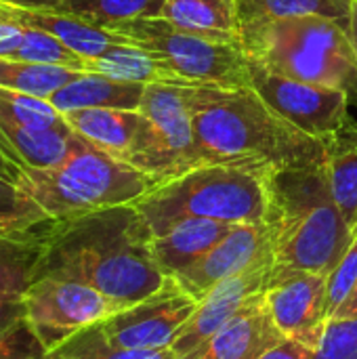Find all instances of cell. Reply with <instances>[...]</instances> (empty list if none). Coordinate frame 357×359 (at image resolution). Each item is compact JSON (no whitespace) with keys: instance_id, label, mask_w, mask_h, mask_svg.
Instances as JSON below:
<instances>
[{"instance_id":"obj_1","label":"cell","mask_w":357,"mask_h":359,"mask_svg":"<svg viewBox=\"0 0 357 359\" xmlns=\"http://www.w3.org/2000/svg\"><path fill=\"white\" fill-rule=\"evenodd\" d=\"M40 238L36 280L80 282L124 307L147 299L166 282L151 252L154 233L135 204L50 221Z\"/></svg>"},{"instance_id":"obj_2","label":"cell","mask_w":357,"mask_h":359,"mask_svg":"<svg viewBox=\"0 0 357 359\" xmlns=\"http://www.w3.org/2000/svg\"><path fill=\"white\" fill-rule=\"evenodd\" d=\"M194 137L202 164L238 166L265 179L324 166L330 151L280 116L252 86H194Z\"/></svg>"},{"instance_id":"obj_3","label":"cell","mask_w":357,"mask_h":359,"mask_svg":"<svg viewBox=\"0 0 357 359\" xmlns=\"http://www.w3.org/2000/svg\"><path fill=\"white\" fill-rule=\"evenodd\" d=\"M271 252L278 267L328 276L356 236L335 204L326 164L267 177Z\"/></svg>"},{"instance_id":"obj_4","label":"cell","mask_w":357,"mask_h":359,"mask_svg":"<svg viewBox=\"0 0 357 359\" xmlns=\"http://www.w3.org/2000/svg\"><path fill=\"white\" fill-rule=\"evenodd\" d=\"M15 185L50 221L139 202L158 183L74 133L69 156L50 168H17Z\"/></svg>"},{"instance_id":"obj_5","label":"cell","mask_w":357,"mask_h":359,"mask_svg":"<svg viewBox=\"0 0 357 359\" xmlns=\"http://www.w3.org/2000/svg\"><path fill=\"white\" fill-rule=\"evenodd\" d=\"M250 63L307 84L357 97V57L349 29L326 17H286L240 29Z\"/></svg>"},{"instance_id":"obj_6","label":"cell","mask_w":357,"mask_h":359,"mask_svg":"<svg viewBox=\"0 0 357 359\" xmlns=\"http://www.w3.org/2000/svg\"><path fill=\"white\" fill-rule=\"evenodd\" d=\"M135 206L154 236L185 219H210L229 225L265 223L267 179L238 166L204 164L158 183Z\"/></svg>"},{"instance_id":"obj_7","label":"cell","mask_w":357,"mask_h":359,"mask_svg":"<svg viewBox=\"0 0 357 359\" xmlns=\"http://www.w3.org/2000/svg\"><path fill=\"white\" fill-rule=\"evenodd\" d=\"M107 29L149 50L185 84L221 88L250 86V63L242 44L217 42L181 32L162 17L122 21Z\"/></svg>"},{"instance_id":"obj_8","label":"cell","mask_w":357,"mask_h":359,"mask_svg":"<svg viewBox=\"0 0 357 359\" xmlns=\"http://www.w3.org/2000/svg\"><path fill=\"white\" fill-rule=\"evenodd\" d=\"M139 111L147 128L128 158L130 166L156 183L204 166L194 137V84H145Z\"/></svg>"},{"instance_id":"obj_9","label":"cell","mask_w":357,"mask_h":359,"mask_svg":"<svg viewBox=\"0 0 357 359\" xmlns=\"http://www.w3.org/2000/svg\"><path fill=\"white\" fill-rule=\"evenodd\" d=\"M23 305L25 326L44 353L124 309L122 303L86 284L59 278H38L27 288Z\"/></svg>"},{"instance_id":"obj_10","label":"cell","mask_w":357,"mask_h":359,"mask_svg":"<svg viewBox=\"0 0 357 359\" xmlns=\"http://www.w3.org/2000/svg\"><path fill=\"white\" fill-rule=\"evenodd\" d=\"M250 63V61H248ZM250 86L288 122L332 147L349 124V93L271 74L250 63Z\"/></svg>"},{"instance_id":"obj_11","label":"cell","mask_w":357,"mask_h":359,"mask_svg":"<svg viewBox=\"0 0 357 359\" xmlns=\"http://www.w3.org/2000/svg\"><path fill=\"white\" fill-rule=\"evenodd\" d=\"M198 301L191 299L173 278L147 299L124 307L105 322L97 324V332L116 347L124 349H160L170 347L179 330L196 311Z\"/></svg>"},{"instance_id":"obj_12","label":"cell","mask_w":357,"mask_h":359,"mask_svg":"<svg viewBox=\"0 0 357 359\" xmlns=\"http://www.w3.org/2000/svg\"><path fill=\"white\" fill-rule=\"evenodd\" d=\"M328 276L274 265L265 288L271 318L286 341L316 351L326 334Z\"/></svg>"},{"instance_id":"obj_13","label":"cell","mask_w":357,"mask_h":359,"mask_svg":"<svg viewBox=\"0 0 357 359\" xmlns=\"http://www.w3.org/2000/svg\"><path fill=\"white\" fill-rule=\"evenodd\" d=\"M274 252L261 257L244 271L231 276L229 280L215 286L196 307L191 318L179 330L170 347L179 359L189 358L196 353L213 334H217L223 326H227L234 318H238L244 309H248L255 301L265 294L269 276L274 271Z\"/></svg>"},{"instance_id":"obj_14","label":"cell","mask_w":357,"mask_h":359,"mask_svg":"<svg viewBox=\"0 0 357 359\" xmlns=\"http://www.w3.org/2000/svg\"><path fill=\"white\" fill-rule=\"evenodd\" d=\"M271 252L269 229L265 223L234 225L229 233L198 263L177 273L173 280L198 303L221 282L244 271L255 261Z\"/></svg>"},{"instance_id":"obj_15","label":"cell","mask_w":357,"mask_h":359,"mask_svg":"<svg viewBox=\"0 0 357 359\" xmlns=\"http://www.w3.org/2000/svg\"><path fill=\"white\" fill-rule=\"evenodd\" d=\"M284 341L263 294L185 359H261Z\"/></svg>"},{"instance_id":"obj_16","label":"cell","mask_w":357,"mask_h":359,"mask_svg":"<svg viewBox=\"0 0 357 359\" xmlns=\"http://www.w3.org/2000/svg\"><path fill=\"white\" fill-rule=\"evenodd\" d=\"M0 15L23 27H36V29H44L53 34L65 46H69L76 55H80L84 61L103 55L112 46L133 44L126 36L118 32L93 25L78 17L59 13L55 8H21V6L0 2Z\"/></svg>"},{"instance_id":"obj_17","label":"cell","mask_w":357,"mask_h":359,"mask_svg":"<svg viewBox=\"0 0 357 359\" xmlns=\"http://www.w3.org/2000/svg\"><path fill=\"white\" fill-rule=\"evenodd\" d=\"M63 118L76 135L122 162H128L147 128V118L139 109L86 107Z\"/></svg>"},{"instance_id":"obj_18","label":"cell","mask_w":357,"mask_h":359,"mask_svg":"<svg viewBox=\"0 0 357 359\" xmlns=\"http://www.w3.org/2000/svg\"><path fill=\"white\" fill-rule=\"evenodd\" d=\"M234 225L210 219H185L154 236L151 252L166 278H175L210 252Z\"/></svg>"},{"instance_id":"obj_19","label":"cell","mask_w":357,"mask_h":359,"mask_svg":"<svg viewBox=\"0 0 357 359\" xmlns=\"http://www.w3.org/2000/svg\"><path fill=\"white\" fill-rule=\"evenodd\" d=\"M74 130L67 122L50 128H32L0 120V151L17 168H50L61 164L72 149Z\"/></svg>"},{"instance_id":"obj_20","label":"cell","mask_w":357,"mask_h":359,"mask_svg":"<svg viewBox=\"0 0 357 359\" xmlns=\"http://www.w3.org/2000/svg\"><path fill=\"white\" fill-rule=\"evenodd\" d=\"M160 17L181 32L240 44L238 0H164Z\"/></svg>"},{"instance_id":"obj_21","label":"cell","mask_w":357,"mask_h":359,"mask_svg":"<svg viewBox=\"0 0 357 359\" xmlns=\"http://www.w3.org/2000/svg\"><path fill=\"white\" fill-rule=\"evenodd\" d=\"M145 84L120 82L101 74L84 72L69 84L61 86L48 101L59 114L86 107L139 109Z\"/></svg>"},{"instance_id":"obj_22","label":"cell","mask_w":357,"mask_h":359,"mask_svg":"<svg viewBox=\"0 0 357 359\" xmlns=\"http://www.w3.org/2000/svg\"><path fill=\"white\" fill-rule=\"evenodd\" d=\"M88 72L135 84H185L158 57L137 44H118L86 61Z\"/></svg>"},{"instance_id":"obj_23","label":"cell","mask_w":357,"mask_h":359,"mask_svg":"<svg viewBox=\"0 0 357 359\" xmlns=\"http://www.w3.org/2000/svg\"><path fill=\"white\" fill-rule=\"evenodd\" d=\"M40 229L0 233V299H23L36 280L42 248Z\"/></svg>"},{"instance_id":"obj_24","label":"cell","mask_w":357,"mask_h":359,"mask_svg":"<svg viewBox=\"0 0 357 359\" xmlns=\"http://www.w3.org/2000/svg\"><path fill=\"white\" fill-rule=\"evenodd\" d=\"M353 0H238L240 29L286 17H326L349 27Z\"/></svg>"},{"instance_id":"obj_25","label":"cell","mask_w":357,"mask_h":359,"mask_svg":"<svg viewBox=\"0 0 357 359\" xmlns=\"http://www.w3.org/2000/svg\"><path fill=\"white\" fill-rule=\"evenodd\" d=\"M80 74L84 72L0 57V86L40 99H50L61 86L69 84Z\"/></svg>"},{"instance_id":"obj_26","label":"cell","mask_w":357,"mask_h":359,"mask_svg":"<svg viewBox=\"0 0 357 359\" xmlns=\"http://www.w3.org/2000/svg\"><path fill=\"white\" fill-rule=\"evenodd\" d=\"M164 0H63L55 11L78 17L99 27L122 21L160 17Z\"/></svg>"},{"instance_id":"obj_27","label":"cell","mask_w":357,"mask_h":359,"mask_svg":"<svg viewBox=\"0 0 357 359\" xmlns=\"http://www.w3.org/2000/svg\"><path fill=\"white\" fill-rule=\"evenodd\" d=\"M328 185L351 229L357 227V141L343 143L341 139L330 147L326 160Z\"/></svg>"},{"instance_id":"obj_28","label":"cell","mask_w":357,"mask_h":359,"mask_svg":"<svg viewBox=\"0 0 357 359\" xmlns=\"http://www.w3.org/2000/svg\"><path fill=\"white\" fill-rule=\"evenodd\" d=\"M44 359H179L173 347L160 349H124L109 345L95 326L78 332Z\"/></svg>"},{"instance_id":"obj_29","label":"cell","mask_w":357,"mask_h":359,"mask_svg":"<svg viewBox=\"0 0 357 359\" xmlns=\"http://www.w3.org/2000/svg\"><path fill=\"white\" fill-rule=\"evenodd\" d=\"M46 223V212L13 181L0 177V233H27Z\"/></svg>"},{"instance_id":"obj_30","label":"cell","mask_w":357,"mask_h":359,"mask_svg":"<svg viewBox=\"0 0 357 359\" xmlns=\"http://www.w3.org/2000/svg\"><path fill=\"white\" fill-rule=\"evenodd\" d=\"M11 59L42 63V65H61V67L76 69V72H88L86 61L80 55H76L69 46H65L53 34L44 29H36V27H25L23 40Z\"/></svg>"},{"instance_id":"obj_31","label":"cell","mask_w":357,"mask_h":359,"mask_svg":"<svg viewBox=\"0 0 357 359\" xmlns=\"http://www.w3.org/2000/svg\"><path fill=\"white\" fill-rule=\"evenodd\" d=\"M0 120L15 122L32 128H50L65 122L48 99L32 97L25 93L8 90L0 86Z\"/></svg>"},{"instance_id":"obj_32","label":"cell","mask_w":357,"mask_h":359,"mask_svg":"<svg viewBox=\"0 0 357 359\" xmlns=\"http://www.w3.org/2000/svg\"><path fill=\"white\" fill-rule=\"evenodd\" d=\"M311 359H357V318L330 320Z\"/></svg>"},{"instance_id":"obj_33","label":"cell","mask_w":357,"mask_h":359,"mask_svg":"<svg viewBox=\"0 0 357 359\" xmlns=\"http://www.w3.org/2000/svg\"><path fill=\"white\" fill-rule=\"evenodd\" d=\"M357 286V238L353 240L347 255L341 259V263L328 273L326 284V305L330 320L339 311V307L347 301V297L353 292Z\"/></svg>"},{"instance_id":"obj_34","label":"cell","mask_w":357,"mask_h":359,"mask_svg":"<svg viewBox=\"0 0 357 359\" xmlns=\"http://www.w3.org/2000/svg\"><path fill=\"white\" fill-rule=\"evenodd\" d=\"M46 353L27 326L0 339V359H44Z\"/></svg>"},{"instance_id":"obj_35","label":"cell","mask_w":357,"mask_h":359,"mask_svg":"<svg viewBox=\"0 0 357 359\" xmlns=\"http://www.w3.org/2000/svg\"><path fill=\"white\" fill-rule=\"evenodd\" d=\"M25 326L23 299H0V339Z\"/></svg>"},{"instance_id":"obj_36","label":"cell","mask_w":357,"mask_h":359,"mask_svg":"<svg viewBox=\"0 0 357 359\" xmlns=\"http://www.w3.org/2000/svg\"><path fill=\"white\" fill-rule=\"evenodd\" d=\"M25 27L0 15V57L11 59L23 40Z\"/></svg>"},{"instance_id":"obj_37","label":"cell","mask_w":357,"mask_h":359,"mask_svg":"<svg viewBox=\"0 0 357 359\" xmlns=\"http://www.w3.org/2000/svg\"><path fill=\"white\" fill-rule=\"evenodd\" d=\"M314 358V351L303 347V345H297V343H290V341H284L280 347H276L274 351H269L265 358L261 359H311Z\"/></svg>"},{"instance_id":"obj_38","label":"cell","mask_w":357,"mask_h":359,"mask_svg":"<svg viewBox=\"0 0 357 359\" xmlns=\"http://www.w3.org/2000/svg\"><path fill=\"white\" fill-rule=\"evenodd\" d=\"M351 318H357V286L347 297V301L339 307V311L335 313L332 320H351Z\"/></svg>"},{"instance_id":"obj_39","label":"cell","mask_w":357,"mask_h":359,"mask_svg":"<svg viewBox=\"0 0 357 359\" xmlns=\"http://www.w3.org/2000/svg\"><path fill=\"white\" fill-rule=\"evenodd\" d=\"M21 8H57L63 0H0Z\"/></svg>"},{"instance_id":"obj_40","label":"cell","mask_w":357,"mask_h":359,"mask_svg":"<svg viewBox=\"0 0 357 359\" xmlns=\"http://www.w3.org/2000/svg\"><path fill=\"white\" fill-rule=\"evenodd\" d=\"M349 38H351V44H353V50H356L357 57V0H353L351 4V17H349Z\"/></svg>"},{"instance_id":"obj_41","label":"cell","mask_w":357,"mask_h":359,"mask_svg":"<svg viewBox=\"0 0 357 359\" xmlns=\"http://www.w3.org/2000/svg\"><path fill=\"white\" fill-rule=\"evenodd\" d=\"M15 172H17V170H15V166H13V164L4 158V154L0 151V177H2V179H8V181H13V183H15Z\"/></svg>"},{"instance_id":"obj_42","label":"cell","mask_w":357,"mask_h":359,"mask_svg":"<svg viewBox=\"0 0 357 359\" xmlns=\"http://www.w3.org/2000/svg\"><path fill=\"white\" fill-rule=\"evenodd\" d=\"M353 236H356V238H357V227H356V229H353Z\"/></svg>"}]
</instances>
